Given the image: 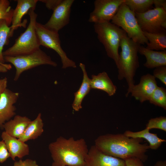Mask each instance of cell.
I'll use <instances>...</instances> for the list:
<instances>
[{
    "label": "cell",
    "instance_id": "cell-1",
    "mask_svg": "<svg viewBox=\"0 0 166 166\" xmlns=\"http://www.w3.org/2000/svg\"><path fill=\"white\" fill-rule=\"evenodd\" d=\"M142 140L124 134H107L97 137L94 145L107 155L124 160L135 157L144 162L147 160L146 152L149 148L147 144L142 143Z\"/></svg>",
    "mask_w": 166,
    "mask_h": 166
},
{
    "label": "cell",
    "instance_id": "cell-2",
    "mask_svg": "<svg viewBox=\"0 0 166 166\" xmlns=\"http://www.w3.org/2000/svg\"><path fill=\"white\" fill-rule=\"evenodd\" d=\"M54 163L64 166H85L89 149L83 138L75 140L60 136L48 146Z\"/></svg>",
    "mask_w": 166,
    "mask_h": 166
},
{
    "label": "cell",
    "instance_id": "cell-3",
    "mask_svg": "<svg viewBox=\"0 0 166 166\" xmlns=\"http://www.w3.org/2000/svg\"><path fill=\"white\" fill-rule=\"evenodd\" d=\"M140 44L136 42L127 36L125 32L120 43L121 51L119 53L117 65L118 79H125L128 88L125 94L126 97L130 93L134 86V77L139 66L138 53Z\"/></svg>",
    "mask_w": 166,
    "mask_h": 166
},
{
    "label": "cell",
    "instance_id": "cell-4",
    "mask_svg": "<svg viewBox=\"0 0 166 166\" xmlns=\"http://www.w3.org/2000/svg\"><path fill=\"white\" fill-rule=\"evenodd\" d=\"M34 9L28 12L30 18L25 31L16 40L14 44L3 51L4 56H17L31 53L40 49V45L36 33V25L37 14Z\"/></svg>",
    "mask_w": 166,
    "mask_h": 166
},
{
    "label": "cell",
    "instance_id": "cell-5",
    "mask_svg": "<svg viewBox=\"0 0 166 166\" xmlns=\"http://www.w3.org/2000/svg\"><path fill=\"white\" fill-rule=\"evenodd\" d=\"M94 28L97 38L104 46L107 55L114 60L117 66L120 42L125 32L110 22L94 23Z\"/></svg>",
    "mask_w": 166,
    "mask_h": 166
},
{
    "label": "cell",
    "instance_id": "cell-6",
    "mask_svg": "<svg viewBox=\"0 0 166 166\" xmlns=\"http://www.w3.org/2000/svg\"><path fill=\"white\" fill-rule=\"evenodd\" d=\"M111 21V23L121 27L128 37L134 42L140 45L148 43L138 23L135 12L124 3L120 6Z\"/></svg>",
    "mask_w": 166,
    "mask_h": 166
},
{
    "label": "cell",
    "instance_id": "cell-7",
    "mask_svg": "<svg viewBox=\"0 0 166 166\" xmlns=\"http://www.w3.org/2000/svg\"><path fill=\"white\" fill-rule=\"evenodd\" d=\"M5 62L10 63L15 67L16 71L14 80L17 81L24 72L35 67L49 65L56 67L57 63L50 56L40 48L31 53L17 56H4Z\"/></svg>",
    "mask_w": 166,
    "mask_h": 166
},
{
    "label": "cell",
    "instance_id": "cell-8",
    "mask_svg": "<svg viewBox=\"0 0 166 166\" xmlns=\"http://www.w3.org/2000/svg\"><path fill=\"white\" fill-rule=\"evenodd\" d=\"M36 30L40 46L54 50L60 56L62 68H75V62L70 59L62 49L58 32L49 30L40 23L37 22Z\"/></svg>",
    "mask_w": 166,
    "mask_h": 166
},
{
    "label": "cell",
    "instance_id": "cell-9",
    "mask_svg": "<svg viewBox=\"0 0 166 166\" xmlns=\"http://www.w3.org/2000/svg\"><path fill=\"white\" fill-rule=\"evenodd\" d=\"M125 0H96L89 22L94 23L110 22Z\"/></svg>",
    "mask_w": 166,
    "mask_h": 166
},
{
    "label": "cell",
    "instance_id": "cell-10",
    "mask_svg": "<svg viewBox=\"0 0 166 166\" xmlns=\"http://www.w3.org/2000/svg\"><path fill=\"white\" fill-rule=\"evenodd\" d=\"M135 14L143 31L156 33L165 30L161 27L162 23L166 20V11L163 9L155 8L143 13H135Z\"/></svg>",
    "mask_w": 166,
    "mask_h": 166
},
{
    "label": "cell",
    "instance_id": "cell-11",
    "mask_svg": "<svg viewBox=\"0 0 166 166\" xmlns=\"http://www.w3.org/2000/svg\"><path fill=\"white\" fill-rule=\"evenodd\" d=\"M74 0H62L53 10L48 22L44 25L47 29L58 32L69 22L71 7Z\"/></svg>",
    "mask_w": 166,
    "mask_h": 166
},
{
    "label": "cell",
    "instance_id": "cell-12",
    "mask_svg": "<svg viewBox=\"0 0 166 166\" xmlns=\"http://www.w3.org/2000/svg\"><path fill=\"white\" fill-rule=\"evenodd\" d=\"M156 78L149 73L142 76L139 83L134 85L130 93L131 96L140 103L149 101L157 86Z\"/></svg>",
    "mask_w": 166,
    "mask_h": 166
},
{
    "label": "cell",
    "instance_id": "cell-13",
    "mask_svg": "<svg viewBox=\"0 0 166 166\" xmlns=\"http://www.w3.org/2000/svg\"><path fill=\"white\" fill-rule=\"evenodd\" d=\"M85 166H125V164L124 160L105 154L94 145L89 150Z\"/></svg>",
    "mask_w": 166,
    "mask_h": 166
},
{
    "label": "cell",
    "instance_id": "cell-14",
    "mask_svg": "<svg viewBox=\"0 0 166 166\" xmlns=\"http://www.w3.org/2000/svg\"><path fill=\"white\" fill-rule=\"evenodd\" d=\"M19 93L6 89L0 97V128L16 114L14 104L19 98Z\"/></svg>",
    "mask_w": 166,
    "mask_h": 166
},
{
    "label": "cell",
    "instance_id": "cell-15",
    "mask_svg": "<svg viewBox=\"0 0 166 166\" xmlns=\"http://www.w3.org/2000/svg\"><path fill=\"white\" fill-rule=\"evenodd\" d=\"M15 1L17 2V5L13 10L11 25L10 26V38L13 36L14 31L19 27H26L27 20L25 19L22 22L23 17L30 9L35 10L37 3L39 1L38 0H17Z\"/></svg>",
    "mask_w": 166,
    "mask_h": 166
},
{
    "label": "cell",
    "instance_id": "cell-16",
    "mask_svg": "<svg viewBox=\"0 0 166 166\" xmlns=\"http://www.w3.org/2000/svg\"><path fill=\"white\" fill-rule=\"evenodd\" d=\"M1 137L5 144L10 157L13 160H15L16 157L21 159L29 155V147L25 142L10 136L5 131L2 132Z\"/></svg>",
    "mask_w": 166,
    "mask_h": 166
},
{
    "label": "cell",
    "instance_id": "cell-17",
    "mask_svg": "<svg viewBox=\"0 0 166 166\" xmlns=\"http://www.w3.org/2000/svg\"><path fill=\"white\" fill-rule=\"evenodd\" d=\"M138 53L146 57V61L144 66L148 69H152L166 66V50L156 51L147 49L140 45Z\"/></svg>",
    "mask_w": 166,
    "mask_h": 166
},
{
    "label": "cell",
    "instance_id": "cell-18",
    "mask_svg": "<svg viewBox=\"0 0 166 166\" xmlns=\"http://www.w3.org/2000/svg\"><path fill=\"white\" fill-rule=\"evenodd\" d=\"M31 120L26 116L15 115L6 122L2 129L10 136L18 139L23 134Z\"/></svg>",
    "mask_w": 166,
    "mask_h": 166
},
{
    "label": "cell",
    "instance_id": "cell-19",
    "mask_svg": "<svg viewBox=\"0 0 166 166\" xmlns=\"http://www.w3.org/2000/svg\"><path fill=\"white\" fill-rule=\"evenodd\" d=\"M90 79L91 89L103 91L109 96H113L116 93L117 87L105 72L98 73L97 75H92Z\"/></svg>",
    "mask_w": 166,
    "mask_h": 166
},
{
    "label": "cell",
    "instance_id": "cell-20",
    "mask_svg": "<svg viewBox=\"0 0 166 166\" xmlns=\"http://www.w3.org/2000/svg\"><path fill=\"white\" fill-rule=\"evenodd\" d=\"M79 66L83 72V78L79 88L74 93V98L72 107L73 109L76 111H79L82 108L81 104L82 101L91 89L90 79L87 74L85 65L81 63Z\"/></svg>",
    "mask_w": 166,
    "mask_h": 166
},
{
    "label": "cell",
    "instance_id": "cell-21",
    "mask_svg": "<svg viewBox=\"0 0 166 166\" xmlns=\"http://www.w3.org/2000/svg\"><path fill=\"white\" fill-rule=\"evenodd\" d=\"M44 123L41 113L30 122L22 135L18 138L24 142L35 140L41 136L44 132Z\"/></svg>",
    "mask_w": 166,
    "mask_h": 166
},
{
    "label": "cell",
    "instance_id": "cell-22",
    "mask_svg": "<svg viewBox=\"0 0 166 166\" xmlns=\"http://www.w3.org/2000/svg\"><path fill=\"white\" fill-rule=\"evenodd\" d=\"M148 129H145L138 132H133L130 130H126L124 133L126 136L132 138H143L147 140L149 144V149L156 150L162 144L165 142L164 139L159 138L157 134L152 133L149 132Z\"/></svg>",
    "mask_w": 166,
    "mask_h": 166
},
{
    "label": "cell",
    "instance_id": "cell-23",
    "mask_svg": "<svg viewBox=\"0 0 166 166\" xmlns=\"http://www.w3.org/2000/svg\"><path fill=\"white\" fill-rule=\"evenodd\" d=\"M148 42L145 47L147 49L156 51H164L166 49V30L156 33L143 31Z\"/></svg>",
    "mask_w": 166,
    "mask_h": 166
},
{
    "label": "cell",
    "instance_id": "cell-24",
    "mask_svg": "<svg viewBox=\"0 0 166 166\" xmlns=\"http://www.w3.org/2000/svg\"><path fill=\"white\" fill-rule=\"evenodd\" d=\"M124 3L135 13L142 14L151 9L153 0H125Z\"/></svg>",
    "mask_w": 166,
    "mask_h": 166
},
{
    "label": "cell",
    "instance_id": "cell-25",
    "mask_svg": "<svg viewBox=\"0 0 166 166\" xmlns=\"http://www.w3.org/2000/svg\"><path fill=\"white\" fill-rule=\"evenodd\" d=\"M10 27L6 21L4 19L0 20V64H5L3 54L4 46L9 43Z\"/></svg>",
    "mask_w": 166,
    "mask_h": 166
},
{
    "label": "cell",
    "instance_id": "cell-26",
    "mask_svg": "<svg viewBox=\"0 0 166 166\" xmlns=\"http://www.w3.org/2000/svg\"><path fill=\"white\" fill-rule=\"evenodd\" d=\"M151 104L166 110V89L157 86L152 94L149 101Z\"/></svg>",
    "mask_w": 166,
    "mask_h": 166
},
{
    "label": "cell",
    "instance_id": "cell-27",
    "mask_svg": "<svg viewBox=\"0 0 166 166\" xmlns=\"http://www.w3.org/2000/svg\"><path fill=\"white\" fill-rule=\"evenodd\" d=\"M14 10L8 0H0V20H5L9 25L11 23Z\"/></svg>",
    "mask_w": 166,
    "mask_h": 166
},
{
    "label": "cell",
    "instance_id": "cell-28",
    "mask_svg": "<svg viewBox=\"0 0 166 166\" xmlns=\"http://www.w3.org/2000/svg\"><path fill=\"white\" fill-rule=\"evenodd\" d=\"M146 128L158 129L166 132V117L160 116L150 119L146 124Z\"/></svg>",
    "mask_w": 166,
    "mask_h": 166
},
{
    "label": "cell",
    "instance_id": "cell-29",
    "mask_svg": "<svg viewBox=\"0 0 166 166\" xmlns=\"http://www.w3.org/2000/svg\"><path fill=\"white\" fill-rule=\"evenodd\" d=\"M153 75L156 78L166 85V66H160L155 69Z\"/></svg>",
    "mask_w": 166,
    "mask_h": 166
},
{
    "label": "cell",
    "instance_id": "cell-30",
    "mask_svg": "<svg viewBox=\"0 0 166 166\" xmlns=\"http://www.w3.org/2000/svg\"><path fill=\"white\" fill-rule=\"evenodd\" d=\"M9 157L10 155L5 142L0 140V163H4Z\"/></svg>",
    "mask_w": 166,
    "mask_h": 166
},
{
    "label": "cell",
    "instance_id": "cell-31",
    "mask_svg": "<svg viewBox=\"0 0 166 166\" xmlns=\"http://www.w3.org/2000/svg\"><path fill=\"white\" fill-rule=\"evenodd\" d=\"M13 166H38V165L36 160L28 159L24 160L21 159L15 161Z\"/></svg>",
    "mask_w": 166,
    "mask_h": 166
},
{
    "label": "cell",
    "instance_id": "cell-32",
    "mask_svg": "<svg viewBox=\"0 0 166 166\" xmlns=\"http://www.w3.org/2000/svg\"><path fill=\"white\" fill-rule=\"evenodd\" d=\"M124 160L125 166H144L143 162L136 157H130Z\"/></svg>",
    "mask_w": 166,
    "mask_h": 166
},
{
    "label": "cell",
    "instance_id": "cell-33",
    "mask_svg": "<svg viewBox=\"0 0 166 166\" xmlns=\"http://www.w3.org/2000/svg\"><path fill=\"white\" fill-rule=\"evenodd\" d=\"M39 1L44 3L48 9L53 11L61 3L62 0H41Z\"/></svg>",
    "mask_w": 166,
    "mask_h": 166
},
{
    "label": "cell",
    "instance_id": "cell-34",
    "mask_svg": "<svg viewBox=\"0 0 166 166\" xmlns=\"http://www.w3.org/2000/svg\"><path fill=\"white\" fill-rule=\"evenodd\" d=\"M155 8H162L166 11V0H153Z\"/></svg>",
    "mask_w": 166,
    "mask_h": 166
},
{
    "label": "cell",
    "instance_id": "cell-35",
    "mask_svg": "<svg viewBox=\"0 0 166 166\" xmlns=\"http://www.w3.org/2000/svg\"><path fill=\"white\" fill-rule=\"evenodd\" d=\"M7 79L6 77L0 79V97L7 89Z\"/></svg>",
    "mask_w": 166,
    "mask_h": 166
},
{
    "label": "cell",
    "instance_id": "cell-36",
    "mask_svg": "<svg viewBox=\"0 0 166 166\" xmlns=\"http://www.w3.org/2000/svg\"><path fill=\"white\" fill-rule=\"evenodd\" d=\"M12 68L10 64H0V73H5Z\"/></svg>",
    "mask_w": 166,
    "mask_h": 166
},
{
    "label": "cell",
    "instance_id": "cell-37",
    "mask_svg": "<svg viewBox=\"0 0 166 166\" xmlns=\"http://www.w3.org/2000/svg\"><path fill=\"white\" fill-rule=\"evenodd\" d=\"M154 166H166V160H159L156 162Z\"/></svg>",
    "mask_w": 166,
    "mask_h": 166
},
{
    "label": "cell",
    "instance_id": "cell-38",
    "mask_svg": "<svg viewBox=\"0 0 166 166\" xmlns=\"http://www.w3.org/2000/svg\"><path fill=\"white\" fill-rule=\"evenodd\" d=\"M161 27L164 30L166 29V20L163 21L161 25Z\"/></svg>",
    "mask_w": 166,
    "mask_h": 166
},
{
    "label": "cell",
    "instance_id": "cell-39",
    "mask_svg": "<svg viewBox=\"0 0 166 166\" xmlns=\"http://www.w3.org/2000/svg\"><path fill=\"white\" fill-rule=\"evenodd\" d=\"M52 166H64L60 165L54 163V162H53L52 164Z\"/></svg>",
    "mask_w": 166,
    "mask_h": 166
}]
</instances>
